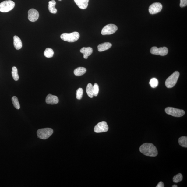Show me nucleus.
<instances>
[{
  "label": "nucleus",
  "instance_id": "f257e3e1",
  "mask_svg": "<svg viewBox=\"0 0 187 187\" xmlns=\"http://www.w3.org/2000/svg\"><path fill=\"white\" fill-rule=\"evenodd\" d=\"M140 152L146 156L156 157L157 156L158 152L157 149L153 144L146 143L141 145L139 148Z\"/></svg>",
  "mask_w": 187,
  "mask_h": 187
},
{
  "label": "nucleus",
  "instance_id": "f03ea898",
  "mask_svg": "<svg viewBox=\"0 0 187 187\" xmlns=\"http://www.w3.org/2000/svg\"><path fill=\"white\" fill-rule=\"evenodd\" d=\"M80 34L79 33L74 32L71 33H64L61 35V39L64 41L69 42L76 41L79 39Z\"/></svg>",
  "mask_w": 187,
  "mask_h": 187
},
{
  "label": "nucleus",
  "instance_id": "7ed1b4c3",
  "mask_svg": "<svg viewBox=\"0 0 187 187\" xmlns=\"http://www.w3.org/2000/svg\"><path fill=\"white\" fill-rule=\"evenodd\" d=\"M179 76L178 71L174 72L166 80L165 85L168 88H171L174 86L177 82Z\"/></svg>",
  "mask_w": 187,
  "mask_h": 187
},
{
  "label": "nucleus",
  "instance_id": "20e7f679",
  "mask_svg": "<svg viewBox=\"0 0 187 187\" xmlns=\"http://www.w3.org/2000/svg\"><path fill=\"white\" fill-rule=\"evenodd\" d=\"M54 131L52 129L50 128H45L40 129L37 131V135L38 137L41 139L45 140L51 136Z\"/></svg>",
  "mask_w": 187,
  "mask_h": 187
},
{
  "label": "nucleus",
  "instance_id": "39448f33",
  "mask_svg": "<svg viewBox=\"0 0 187 187\" xmlns=\"http://www.w3.org/2000/svg\"><path fill=\"white\" fill-rule=\"evenodd\" d=\"M15 6V2L10 0L2 2L0 3V12H8L13 9Z\"/></svg>",
  "mask_w": 187,
  "mask_h": 187
},
{
  "label": "nucleus",
  "instance_id": "423d86ee",
  "mask_svg": "<svg viewBox=\"0 0 187 187\" xmlns=\"http://www.w3.org/2000/svg\"><path fill=\"white\" fill-rule=\"evenodd\" d=\"M165 111L167 114L176 117H182L185 113L183 110L170 107L166 108Z\"/></svg>",
  "mask_w": 187,
  "mask_h": 187
},
{
  "label": "nucleus",
  "instance_id": "0eeeda50",
  "mask_svg": "<svg viewBox=\"0 0 187 187\" xmlns=\"http://www.w3.org/2000/svg\"><path fill=\"white\" fill-rule=\"evenodd\" d=\"M150 52L151 54L153 55L165 56L168 54V50L166 47L158 48L156 47H153L151 48Z\"/></svg>",
  "mask_w": 187,
  "mask_h": 187
},
{
  "label": "nucleus",
  "instance_id": "6e6552de",
  "mask_svg": "<svg viewBox=\"0 0 187 187\" xmlns=\"http://www.w3.org/2000/svg\"><path fill=\"white\" fill-rule=\"evenodd\" d=\"M118 29L117 26L115 24H108L103 28L101 34L103 35L112 34L117 31Z\"/></svg>",
  "mask_w": 187,
  "mask_h": 187
},
{
  "label": "nucleus",
  "instance_id": "1a4fd4ad",
  "mask_svg": "<svg viewBox=\"0 0 187 187\" xmlns=\"http://www.w3.org/2000/svg\"><path fill=\"white\" fill-rule=\"evenodd\" d=\"M108 130V127L105 121H102L98 123L94 128V132L97 133L106 132Z\"/></svg>",
  "mask_w": 187,
  "mask_h": 187
},
{
  "label": "nucleus",
  "instance_id": "9d476101",
  "mask_svg": "<svg viewBox=\"0 0 187 187\" xmlns=\"http://www.w3.org/2000/svg\"><path fill=\"white\" fill-rule=\"evenodd\" d=\"M163 8L162 5L159 2H155L151 5L149 7V11L151 14L158 13Z\"/></svg>",
  "mask_w": 187,
  "mask_h": 187
},
{
  "label": "nucleus",
  "instance_id": "9b49d317",
  "mask_svg": "<svg viewBox=\"0 0 187 187\" xmlns=\"http://www.w3.org/2000/svg\"><path fill=\"white\" fill-rule=\"evenodd\" d=\"M39 14L38 12L34 9H31L28 11V18L30 21L34 22L38 19Z\"/></svg>",
  "mask_w": 187,
  "mask_h": 187
},
{
  "label": "nucleus",
  "instance_id": "f8f14e48",
  "mask_svg": "<svg viewBox=\"0 0 187 187\" xmlns=\"http://www.w3.org/2000/svg\"><path fill=\"white\" fill-rule=\"evenodd\" d=\"M45 101L47 104L54 105L58 103L59 100L57 96L49 94L47 95Z\"/></svg>",
  "mask_w": 187,
  "mask_h": 187
},
{
  "label": "nucleus",
  "instance_id": "ddd939ff",
  "mask_svg": "<svg viewBox=\"0 0 187 187\" xmlns=\"http://www.w3.org/2000/svg\"><path fill=\"white\" fill-rule=\"evenodd\" d=\"M80 52L84 54L83 57L84 58L87 59L88 57L92 54L93 50L91 47H83L80 49Z\"/></svg>",
  "mask_w": 187,
  "mask_h": 187
},
{
  "label": "nucleus",
  "instance_id": "4468645a",
  "mask_svg": "<svg viewBox=\"0 0 187 187\" xmlns=\"http://www.w3.org/2000/svg\"><path fill=\"white\" fill-rule=\"evenodd\" d=\"M75 3L80 9H86L89 0H74Z\"/></svg>",
  "mask_w": 187,
  "mask_h": 187
},
{
  "label": "nucleus",
  "instance_id": "2eb2a0df",
  "mask_svg": "<svg viewBox=\"0 0 187 187\" xmlns=\"http://www.w3.org/2000/svg\"><path fill=\"white\" fill-rule=\"evenodd\" d=\"M112 44L109 42H105L100 44L98 46V51L102 52L109 49L112 47Z\"/></svg>",
  "mask_w": 187,
  "mask_h": 187
},
{
  "label": "nucleus",
  "instance_id": "dca6fc26",
  "mask_svg": "<svg viewBox=\"0 0 187 187\" xmlns=\"http://www.w3.org/2000/svg\"><path fill=\"white\" fill-rule=\"evenodd\" d=\"M14 47L16 50H19L21 49L22 47V44L21 40L19 38L15 35L13 37Z\"/></svg>",
  "mask_w": 187,
  "mask_h": 187
},
{
  "label": "nucleus",
  "instance_id": "f3484780",
  "mask_svg": "<svg viewBox=\"0 0 187 187\" xmlns=\"http://www.w3.org/2000/svg\"><path fill=\"white\" fill-rule=\"evenodd\" d=\"M55 5H56V2L54 0H52V1H49V2L48 9L51 13L56 14L57 12V10L55 8Z\"/></svg>",
  "mask_w": 187,
  "mask_h": 187
},
{
  "label": "nucleus",
  "instance_id": "a211bd4d",
  "mask_svg": "<svg viewBox=\"0 0 187 187\" xmlns=\"http://www.w3.org/2000/svg\"><path fill=\"white\" fill-rule=\"evenodd\" d=\"M86 68L83 67H78L74 71V74L77 76H80L85 74L86 72Z\"/></svg>",
  "mask_w": 187,
  "mask_h": 187
},
{
  "label": "nucleus",
  "instance_id": "6ab92c4d",
  "mask_svg": "<svg viewBox=\"0 0 187 187\" xmlns=\"http://www.w3.org/2000/svg\"><path fill=\"white\" fill-rule=\"evenodd\" d=\"M86 91L88 97L90 98H93L94 97L93 85L91 83H89L86 87Z\"/></svg>",
  "mask_w": 187,
  "mask_h": 187
},
{
  "label": "nucleus",
  "instance_id": "aec40b11",
  "mask_svg": "<svg viewBox=\"0 0 187 187\" xmlns=\"http://www.w3.org/2000/svg\"><path fill=\"white\" fill-rule=\"evenodd\" d=\"M178 142L179 145L183 147H187V136H183L179 138Z\"/></svg>",
  "mask_w": 187,
  "mask_h": 187
},
{
  "label": "nucleus",
  "instance_id": "412c9836",
  "mask_svg": "<svg viewBox=\"0 0 187 187\" xmlns=\"http://www.w3.org/2000/svg\"><path fill=\"white\" fill-rule=\"evenodd\" d=\"M44 55V56L47 58H52L54 55V52L52 49L50 48H47L45 50Z\"/></svg>",
  "mask_w": 187,
  "mask_h": 187
},
{
  "label": "nucleus",
  "instance_id": "4be33fe9",
  "mask_svg": "<svg viewBox=\"0 0 187 187\" xmlns=\"http://www.w3.org/2000/svg\"><path fill=\"white\" fill-rule=\"evenodd\" d=\"M12 78L15 81L18 80L19 77L18 74V70L17 68L16 67H12Z\"/></svg>",
  "mask_w": 187,
  "mask_h": 187
},
{
  "label": "nucleus",
  "instance_id": "5701e85b",
  "mask_svg": "<svg viewBox=\"0 0 187 187\" xmlns=\"http://www.w3.org/2000/svg\"><path fill=\"white\" fill-rule=\"evenodd\" d=\"M12 100L14 107L16 108L17 109H19L20 106L17 97L14 96V97H12Z\"/></svg>",
  "mask_w": 187,
  "mask_h": 187
},
{
  "label": "nucleus",
  "instance_id": "b1692460",
  "mask_svg": "<svg viewBox=\"0 0 187 187\" xmlns=\"http://www.w3.org/2000/svg\"><path fill=\"white\" fill-rule=\"evenodd\" d=\"M183 177L181 173H178L174 176L173 178L174 182L178 183L183 180Z\"/></svg>",
  "mask_w": 187,
  "mask_h": 187
},
{
  "label": "nucleus",
  "instance_id": "393cba45",
  "mask_svg": "<svg viewBox=\"0 0 187 187\" xmlns=\"http://www.w3.org/2000/svg\"><path fill=\"white\" fill-rule=\"evenodd\" d=\"M151 87L153 88H155L158 85V81L156 78H153L150 82Z\"/></svg>",
  "mask_w": 187,
  "mask_h": 187
},
{
  "label": "nucleus",
  "instance_id": "a878e982",
  "mask_svg": "<svg viewBox=\"0 0 187 187\" xmlns=\"http://www.w3.org/2000/svg\"><path fill=\"white\" fill-rule=\"evenodd\" d=\"M83 94V90L81 88H79L77 90L76 97L77 99L80 100L82 99Z\"/></svg>",
  "mask_w": 187,
  "mask_h": 187
},
{
  "label": "nucleus",
  "instance_id": "bb28decb",
  "mask_svg": "<svg viewBox=\"0 0 187 187\" xmlns=\"http://www.w3.org/2000/svg\"><path fill=\"white\" fill-rule=\"evenodd\" d=\"M93 88L94 96L95 97H97L98 95V92H99V86L97 83H95L93 86Z\"/></svg>",
  "mask_w": 187,
  "mask_h": 187
},
{
  "label": "nucleus",
  "instance_id": "cd10ccee",
  "mask_svg": "<svg viewBox=\"0 0 187 187\" xmlns=\"http://www.w3.org/2000/svg\"><path fill=\"white\" fill-rule=\"evenodd\" d=\"M187 5V0H180V6L182 7H185Z\"/></svg>",
  "mask_w": 187,
  "mask_h": 187
},
{
  "label": "nucleus",
  "instance_id": "c85d7f7f",
  "mask_svg": "<svg viewBox=\"0 0 187 187\" xmlns=\"http://www.w3.org/2000/svg\"><path fill=\"white\" fill-rule=\"evenodd\" d=\"M164 187V183L163 182H159L158 184H157V186H156V187Z\"/></svg>",
  "mask_w": 187,
  "mask_h": 187
},
{
  "label": "nucleus",
  "instance_id": "c756f323",
  "mask_svg": "<svg viewBox=\"0 0 187 187\" xmlns=\"http://www.w3.org/2000/svg\"><path fill=\"white\" fill-rule=\"evenodd\" d=\"M178 186L176 185H174L172 186V187H178Z\"/></svg>",
  "mask_w": 187,
  "mask_h": 187
},
{
  "label": "nucleus",
  "instance_id": "7c9ffc66",
  "mask_svg": "<svg viewBox=\"0 0 187 187\" xmlns=\"http://www.w3.org/2000/svg\"><path fill=\"white\" fill-rule=\"evenodd\" d=\"M59 1H61L62 0H58Z\"/></svg>",
  "mask_w": 187,
  "mask_h": 187
}]
</instances>
